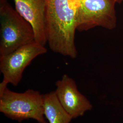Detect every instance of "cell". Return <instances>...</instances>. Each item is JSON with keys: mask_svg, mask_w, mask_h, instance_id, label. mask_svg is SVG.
<instances>
[{"mask_svg": "<svg viewBox=\"0 0 123 123\" xmlns=\"http://www.w3.org/2000/svg\"><path fill=\"white\" fill-rule=\"evenodd\" d=\"M16 10L32 26L37 43H48L45 0H14Z\"/></svg>", "mask_w": 123, "mask_h": 123, "instance_id": "7", "label": "cell"}, {"mask_svg": "<svg viewBox=\"0 0 123 123\" xmlns=\"http://www.w3.org/2000/svg\"><path fill=\"white\" fill-rule=\"evenodd\" d=\"M77 8L76 30L96 26L111 30L116 26L115 0H73Z\"/></svg>", "mask_w": 123, "mask_h": 123, "instance_id": "4", "label": "cell"}, {"mask_svg": "<svg viewBox=\"0 0 123 123\" xmlns=\"http://www.w3.org/2000/svg\"><path fill=\"white\" fill-rule=\"evenodd\" d=\"M55 84L57 98L73 119L82 117L92 109L90 101L79 91L74 80L69 76L63 75Z\"/></svg>", "mask_w": 123, "mask_h": 123, "instance_id": "6", "label": "cell"}, {"mask_svg": "<svg viewBox=\"0 0 123 123\" xmlns=\"http://www.w3.org/2000/svg\"><path fill=\"white\" fill-rule=\"evenodd\" d=\"M43 107L49 123H70L73 119L59 102L55 91L44 94Z\"/></svg>", "mask_w": 123, "mask_h": 123, "instance_id": "8", "label": "cell"}, {"mask_svg": "<svg viewBox=\"0 0 123 123\" xmlns=\"http://www.w3.org/2000/svg\"><path fill=\"white\" fill-rule=\"evenodd\" d=\"M43 105L44 94L38 91L28 89L16 92L0 84V112L9 119L19 122L31 119L38 123H48Z\"/></svg>", "mask_w": 123, "mask_h": 123, "instance_id": "2", "label": "cell"}, {"mask_svg": "<svg viewBox=\"0 0 123 123\" xmlns=\"http://www.w3.org/2000/svg\"><path fill=\"white\" fill-rule=\"evenodd\" d=\"M47 52L45 46L35 41L0 57V71L3 75L1 83L17 86L26 67L36 57Z\"/></svg>", "mask_w": 123, "mask_h": 123, "instance_id": "5", "label": "cell"}, {"mask_svg": "<svg viewBox=\"0 0 123 123\" xmlns=\"http://www.w3.org/2000/svg\"><path fill=\"white\" fill-rule=\"evenodd\" d=\"M115 2L116 3H121V2H122L123 1V0H115Z\"/></svg>", "mask_w": 123, "mask_h": 123, "instance_id": "9", "label": "cell"}, {"mask_svg": "<svg viewBox=\"0 0 123 123\" xmlns=\"http://www.w3.org/2000/svg\"><path fill=\"white\" fill-rule=\"evenodd\" d=\"M35 41L31 25L7 0H0V57Z\"/></svg>", "mask_w": 123, "mask_h": 123, "instance_id": "3", "label": "cell"}, {"mask_svg": "<svg viewBox=\"0 0 123 123\" xmlns=\"http://www.w3.org/2000/svg\"><path fill=\"white\" fill-rule=\"evenodd\" d=\"M48 43L55 53L76 57L77 8L73 0H45Z\"/></svg>", "mask_w": 123, "mask_h": 123, "instance_id": "1", "label": "cell"}]
</instances>
